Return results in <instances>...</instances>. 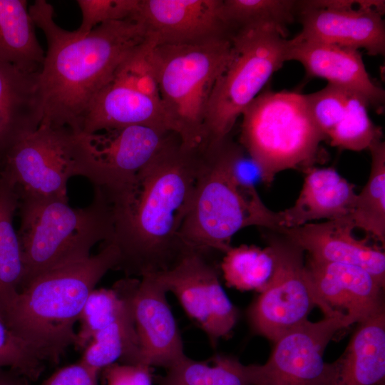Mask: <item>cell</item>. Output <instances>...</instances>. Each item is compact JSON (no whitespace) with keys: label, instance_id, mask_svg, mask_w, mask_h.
<instances>
[{"label":"cell","instance_id":"6da1fadb","mask_svg":"<svg viewBox=\"0 0 385 385\" xmlns=\"http://www.w3.org/2000/svg\"><path fill=\"white\" fill-rule=\"evenodd\" d=\"M202 155L200 149L186 148L170 133L132 183L111 194L97 188L111 207L113 235L103 244L116 247L115 270L140 277L171 267L184 254L179 233Z\"/></svg>","mask_w":385,"mask_h":385},{"label":"cell","instance_id":"7a4b0ae2","mask_svg":"<svg viewBox=\"0 0 385 385\" xmlns=\"http://www.w3.org/2000/svg\"><path fill=\"white\" fill-rule=\"evenodd\" d=\"M34 25L44 34L47 51L38 75L43 101L41 124L80 133L83 118L96 96L113 79L127 55L147 38L137 16L110 21L78 36L53 20L45 0L29 7Z\"/></svg>","mask_w":385,"mask_h":385},{"label":"cell","instance_id":"3957f363","mask_svg":"<svg viewBox=\"0 0 385 385\" xmlns=\"http://www.w3.org/2000/svg\"><path fill=\"white\" fill-rule=\"evenodd\" d=\"M118 260L116 247L103 244L96 255L44 272L20 291L1 319L39 359L58 363L69 347H78L76 324L86 301Z\"/></svg>","mask_w":385,"mask_h":385},{"label":"cell","instance_id":"277c9868","mask_svg":"<svg viewBox=\"0 0 385 385\" xmlns=\"http://www.w3.org/2000/svg\"><path fill=\"white\" fill-rule=\"evenodd\" d=\"M235 145L228 137L202 150L190 207L179 233L185 251L225 253L242 228L280 227L279 212L266 207L255 186L237 181L232 168Z\"/></svg>","mask_w":385,"mask_h":385},{"label":"cell","instance_id":"5b68a950","mask_svg":"<svg viewBox=\"0 0 385 385\" xmlns=\"http://www.w3.org/2000/svg\"><path fill=\"white\" fill-rule=\"evenodd\" d=\"M68 200H19L17 233L24 268L21 289L53 267L90 256L96 244L111 238V207L97 188L92 202L84 207H71Z\"/></svg>","mask_w":385,"mask_h":385},{"label":"cell","instance_id":"8992f818","mask_svg":"<svg viewBox=\"0 0 385 385\" xmlns=\"http://www.w3.org/2000/svg\"><path fill=\"white\" fill-rule=\"evenodd\" d=\"M230 37L153 48L160 102L169 130L188 148L203 147L207 106L213 87L230 59Z\"/></svg>","mask_w":385,"mask_h":385},{"label":"cell","instance_id":"52a82bcc","mask_svg":"<svg viewBox=\"0 0 385 385\" xmlns=\"http://www.w3.org/2000/svg\"><path fill=\"white\" fill-rule=\"evenodd\" d=\"M241 116L240 144L267 185L279 172L313 166L327 140L311 115L306 94L265 91Z\"/></svg>","mask_w":385,"mask_h":385},{"label":"cell","instance_id":"ba28073f","mask_svg":"<svg viewBox=\"0 0 385 385\" xmlns=\"http://www.w3.org/2000/svg\"><path fill=\"white\" fill-rule=\"evenodd\" d=\"M232 53L211 93L202 149L227 138L245 108L286 62L287 31L273 25L242 29L230 37Z\"/></svg>","mask_w":385,"mask_h":385},{"label":"cell","instance_id":"9c48e42d","mask_svg":"<svg viewBox=\"0 0 385 385\" xmlns=\"http://www.w3.org/2000/svg\"><path fill=\"white\" fill-rule=\"evenodd\" d=\"M0 173L12 183L19 200H68L69 180L91 178L78 133L46 124L16 139L0 153Z\"/></svg>","mask_w":385,"mask_h":385},{"label":"cell","instance_id":"30bf717a","mask_svg":"<svg viewBox=\"0 0 385 385\" xmlns=\"http://www.w3.org/2000/svg\"><path fill=\"white\" fill-rule=\"evenodd\" d=\"M274 267L264 289L249 307L252 329L272 342L306 321L319 306L309 278L304 251L284 235L268 230Z\"/></svg>","mask_w":385,"mask_h":385},{"label":"cell","instance_id":"8fae6325","mask_svg":"<svg viewBox=\"0 0 385 385\" xmlns=\"http://www.w3.org/2000/svg\"><path fill=\"white\" fill-rule=\"evenodd\" d=\"M354 324L347 317L306 321L281 336L264 364L249 366L252 385H327L331 364L325 349L336 333Z\"/></svg>","mask_w":385,"mask_h":385},{"label":"cell","instance_id":"7c38bea8","mask_svg":"<svg viewBox=\"0 0 385 385\" xmlns=\"http://www.w3.org/2000/svg\"><path fill=\"white\" fill-rule=\"evenodd\" d=\"M384 1H299L297 40L385 53Z\"/></svg>","mask_w":385,"mask_h":385},{"label":"cell","instance_id":"4fadbf2b","mask_svg":"<svg viewBox=\"0 0 385 385\" xmlns=\"http://www.w3.org/2000/svg\"><path fill=\"white\" fill-rule=\"evenodd\" d=\"M170 133L145 126L78 133L89 181L106 194L120 190L134 181Z\"/></svg>","mask_w":385,"mask_h":385},{"label":"cell","instance_id":"5bb4252c","mask_svg":"<svg viewBox=\"0 0 385 385\" xmlns=\"http://www.w3.org/2000/svg\"><path fill=\"white\" fill-rule=\"evenodd\" d=\"M151 274L176 297L187 315L210 339L236 319L237 309L205 254L188 250L171 267Z\"/></svg>","mask_w":385,"mask_h":385},{"label":"cell","instance_id":"9a60e30c","mask_svg":"<svg viewBox=\"0 0 385 385\" xmlns=\"http://www.w3.org/2000/svg\"><path fill=\"white\" fill-rule=\"evenodd\" d=\"M113 287L130 304L141 364L167 369L186 356L167 300V291L153 274L140 278L127 277L116 282Z\"/></svg>","mask_w":385,"mask_h":385},{"label":"cell","instance_id":"2e32d148","mask_svg":"<svg viewBox=\"0 0 385 385\" xmlns=\"http://www.w3.org/2000/svg\"><path fill=\"white\" fill-rule=\"evenodd\" d=\"M305 266L324 317L359 323L384 309V284L364 269L309 257Z\"/></svg>","mask_w":385,"mask_h":385},{"label":"cell","instance_id":"e0dca14e","mask_svg":"<svg viewBox=\"0 0 385 385\" xmlns=\"http://www.w3.org/2000/svg\"><path fill=\"white\" fill-rule=\"evenodd\" d=\"M222 0H140L137 16L158 45H188L231 36Z\"/></svg>","mask_w":385,"mask_h":385},{"label":"cell","instance_id":"ac0fdd59","mask_svg":"<svg viewBox=\"0 0 385 385\" xmlns=\"http://www.w3.org/2000/svg\"><path fill=\"white\" fill-rule=\"evenodd\" d=\"M350 217L307 223L275 230L299 246L308 257L324 262L357 266L385 284V254L366 239L356 238Z\"/></svg>","mask_w":385,"mask_h":385},{"label":"cell","instance_id":"d6986e66","mask_svg":"<svg viewBox=\"0 0 385 385\" xmlns=\"http://www.w3.org/2000/svg\"><path fill=\"white\" fill-rule=\"evenodd\" d=\"M300 63L310 77L362 96L376 110L382 109L384 91L370 78L358 50L321 42L288 40L286 61Z\"/></svg>","mask_w":385,"mask_h":385},{"label":"cell","instance_id":"ffe728a7","mask_svg":"<svg viewBox=\"0 0 385 385\" xmlns=\"http://www.w3.org/2000/svg\"><path fill=\"white\" fill-rule=\"evenodd\" d=\"M303 171L304 180L295 203L279 212L280 227L351 217L356 197L351 183L332 168L313 165Z\"/></svg>","mask_w":385,"mask_h":385},{"label":"cell","instance_id":"44dd1931","mask_svg":"<svg viewBox=\"0 0 385 385\" xmlns=\"http://www.w3.org/2000/svg\"><path fill=\"white\" fill-rule=\"evenodd\" d=\"M129 126L170 132L160 103L133 88L111 82L91 103L80 133H94Z\"/></svg>","mask_w":385,"mask_h":385},{"label":"cell","instance_id":"7402d4cb","mask_svg":"<svg viewBox=\"0 0 385 385\" xmlns=\"http://www.w3.org/2000/svg\"><path fill=\"white\" fill-rule=\"evenodd\" d=\"M346 348L334 362L327 385H382L385 378V312L358 323Z\"/></svg>","mask_w":385,"mask_h":385},{"label":"cell","instance_id":"603a6c76","mask_svg":"<svg viewBox=\"0 0 385 385\" xmlns=\"http://www.w3.org/2000/svg\"><path fill=\"white\" fill-rule=\"evenodd\" d=\"M38 75L0 60V153L42 122L43 101Z\"/></svg>","mask_w":385,"mask_h":385},{"label":"cell","instance_id":"cb8c5ba5","mask_svg":"<svg viewBox=\"0 0 385 385\" xmlns=\"http://www.w3.org/2000/svg\"><path fill=\"white\" fill-rule=\"evenodd\" d=\"M25 0H0V60L39 73L45 58Z\"/></svg>","mask_w":385,"mask_h":385},{"label":"cell","instance_id":"d4e9b609","mask_svg":"<svg viewBox=\"0 0 385 385\" xmlns=\"http://www.w3.org/2000/svg\"><path fill=\"white\" fill-rule=\"evenodd\" d=\"M19 196L0 173V318L20 292L24 276L22 251L14 217Z\"/></svg>","mask_w":385,"mask_h":385},{"label":"cell","instance_id":"484cf974","mask_svg":"<svg viewBox=\"0 0 385 385\" xmlns=\"http://www.w3.org/2000/svg\"><path fill=\"white\" fill-rule=\"evenodd\" d=\"M79 361L98 374L115 362L141 364L130 307L125 314L92 337Z\"/></svg>","mask_w":385,"mask_h":385},{"label":"cell","instance_id":"4316f807","mask_svg":"<svg viewBox=\"0 0 385 385\" xmlns=\"http://www.w3.org/2000/svg\"><path fill=\"white\" fill-rule=\"evenodd\" d=\"M371 170L369 179L356 194L351 215L355 228L363 230L385 243V143L382 138L369 146Z\"/></svg>","mask_w":385,"mask_h":385},{"label":"cell","instance_id":"83f0119b","mask_svg":"<svg viewBox=\"0 0 385 385\" xmlns=\"http://www.w3.org/2000/svg\"><path fill=\"white\" fill-rule=\"evenodd\" d=\"M166 370L160 385H252L249 366L226 355L207 361L185 356Z\"/></svg>","mask_w":385,"mask_h":385},{"label":"cell","instance_id":"f1b7e54d","mask_svg":"<svg viewBox=\"0 0 385 385\" xmlns=\"http://www.w3.org/2000/svg\"><path fill=\"white\" fill-rule=\"evenodd\" d=\"M221 263V270L226 284L241 291L262 292L270 280L274 260L269 246L260 248L255 245H242L231 247Z\"/></svg>","mask_w":385,"mask_h":385},{"label":"cell","instance_id":"f546056e","mask_svg":"<svg viewBox=\"0 0 385 385\" xmlns=\"http://www.w3.org/2000/svg\"><path fill=\"white\" fill-rule=\"evenodd\" d=\"M299 4L295 0H222V13L231 34L261 25L287 31V26L297 17Z\"/></svg>","mask_w":385,"mask_h":385},{"label":"cell","instance_id":"4dcf8cb0","mask_svg":"<svg viewBox=\"0 0 385 385\" xmlns=\"http://www.w3.org/2000/svg\"><path fill=\"white\" fill-rule=\"evenodd\" d=\"M369 105L361 96L349 92L345 112L328 137L330 145L341 149L361 151L382 138V132L370 119Z\"/></svg>","mask_w":385,"mask_h":385},{"label":"cell","instance_id":"1f68e13d","mask_svg":"<svg viewBox=\"0 0 385 385\" xmlns=\"http://www.w3.org/2000/svg\"><path fill=\"white\" fill-rule=\"evenodd\" d=\"M129 309L127 299L113 286L110 289H93L79 319L78 348L84 349L97 332L117 321Z\"/></svg>","mask_w":385,"mask_h":385},{"label":"cell","instance_id":"d6a6232c","mask_svg":"<svg viewBox=\"0 0 385 385\" xmlns=\"http://www.w3.org/2000/svg\"><path fill=\"white\" fill-rule=\"evenodd\" d=\"M155 46L147 37L123 60L111 82L133 88L161 103L153 59Z\"/></svg>","mask_w":385,"mask_h":385},{"label":"cell","instance_id":"836d02e7","mask_svg":"<svg viewBox=\"0 0 385 385\" xmlns=\"http://www.w3.org/2000/svg\"><path fill=\"white\" fill-rule=\"evenodd\" d=\"M2 368L36 381L43 371L44 364L0 318V369Z\"/></svg>","mask_w":385,"mask_h":385},{"label":"cell","instance_id":"e575fe53","mask_svg":"<svg viewBox=\"0 0 385 385\" xmlns=\"http://www.w3.org/2000/svg\"><path fill=\"white\" fill-rule=\"evenodd\" d=\"M76 3L82 19L80 26L73 31L83 36L104 23L134 17L139 11L140 0H78Z\"/></svg>","mask_w":385,"mask_h":385},{"label":"cell","instance_id":"d590c367","mask_svg":"<svg viewBox=\"0 0 385 385\" xmlns=\"http://www.w3.org/2000/svg\"><path fill=\"white\" fill-rule=\"evenodd\" d=\"M349 92L327 83L322 89L306 94L311 115L327 140L345 112Z\"/></svg>","mask_w":385,"mask_h":385},{"label":"cell","instance_id":"8d00e7d4","mask_svg":"<svg viewBox=\"0 0 385 385\" xmlns=\"http://www.w3.org/2000/svg\"><path fill=\"white\" fill-rule=\"evenodd\" d=\"M101 372L106 385H153L152 367L143 364L115 362Z\"/></svg>","mask_w":385,"mask_h":385},{"label":"cell","instance_id":"74e56055","mask_svg":"<svg viewBox=\"0 0 385 385\" xmlns=\"http://www.w3.org/2000/svg\"><path fill=\"white\" fill-rule=\"evenodd\" d=\"M98 375L78 361L58 369L41 385H98Z\"/></svg>","mask_w":385,"mask_h":385},{"label":"cell","instance_id":"f35d334b","mask_svg":"<svg viewBox=\"0 0 385 385\" xmlns=\"http://www.w3.org/2000/svg\"><path fill=\"white\" fill-rule=\"evenodd\" d=\"M26 380V379L11 369H0V385H27Z\"/></svg>","mask_w":385,"mask_h":385}]
</instances>
